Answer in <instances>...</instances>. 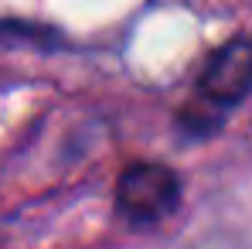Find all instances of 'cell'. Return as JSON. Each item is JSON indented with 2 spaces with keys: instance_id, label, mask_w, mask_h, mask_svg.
<instances>
[{
  "instance_id": "obj_2",
  "label": "cell",
  "mask_w": 252,
  "mask_h": 249,
  "mask_svg": "<svg viewBox=\"0 0 252 249\" xmlns=\"http://www.w3.org/2000/svg\"><path fill=\"white\" fill-rule=\"evenodd\" d=\"M252 92V38H228L215 48L198 75V103L228 116Z\"/></svg>"
},
{
  "instance_id": "obj_3",
  "label": "cell",
  "mask_w": 252,
  "mask_h": 249,
  "mask_svg": "<svg viewBox=\"0 0 252 249\" xmlns=\"http://www.w3.org/2000/svg\"><path fill=\"white\" fill-rule=\"evenodd\" d=\"M0 44H31L38 51H55L62 48L65 38L58 28L34 24V21H0Z\"/></svg>"
},
{
  "instance_id": "obj_1",
  "label": "cell",
  "mask_w": 252,
  "mask_h": 249,
  "mask_svg": "<svg viewBox=\"0 0 252 249\" xmlns=\"http://www.w3.org/2000/svg\"><path fill=\"white\" fill-rule=\"evenodd\" d=\"M113 202H116V215L133 229H154L181 205V178L174 167L157 161L129 164L116 178Z\"/></svg>"
}]
</instances>
